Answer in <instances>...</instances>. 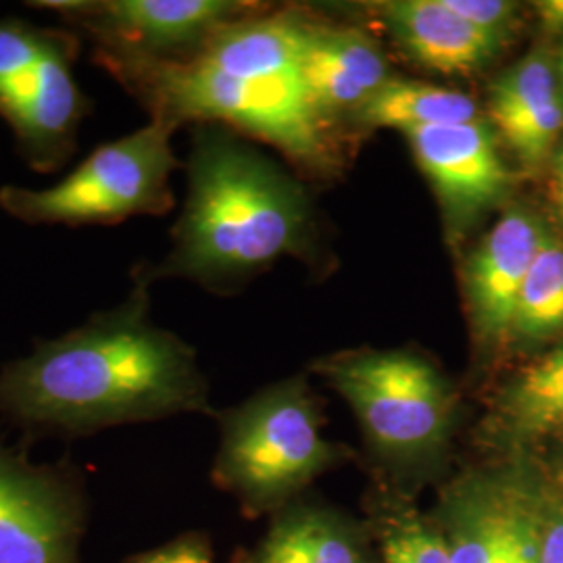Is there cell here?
Returning <instances> with one entry per match:
<instances>
[{
  "label": "cell",
  "mask_w": 563,
  "mask_h": 563,
  "mask_svg": "<svg viewBox=\"0 0 563 563\" xmlns=\"http://www.w3.org/2000/svg\"><path fill=\"white\" fill-rule=\"evenodd\" d=\"M148 286L0 367V418L25 441L80 439L180 413L216 416L190 344L151 320Z\"/></svg>",
  "instance_id": "cell-1"
},
{
  "label": "cell",
  "mask_w": 563,
  "mask_h": 563,
  "mask_svg": "<svg viewBox=\"0 0 563 563\" xmlns=\"http://www.w3.org/2000/svg\"><path fill=\"white\" fill-rule=\"evenodd\" d=\"M188 157V197L172 230L174 246L134 282L186 278L223 290L282 255L297 253L309 230L301 186L253 146L216 123H197Z\"/></svg>",
  "instance_id": "cell-2"
},
{
  "label": "cell",
  "mask_w": 563,
  "mask_h": 563,
  "mask_svg": "<svg viewBox=\"0 0 563 563\" xmlns=\"http://www.w3.org/2000/svg\"><path fill=\"white\" fill-rule=\"evenodd\" d=\"M313 369L349 402L390 474L422 483L439 472L460 426L462 397L437 363L405 349H360L322 357Z\"/></svg>",
  "instance_id": "cell-3"
},
{
  "label": "cell",
  "mask_w": 563,
  "mask_h": 563,
  "mask_svg": "<svg viewBox=\"0 0 563 563\" xmlns=\"http://www.w3.org/2000/svg\"><path fill=\"white\" fill-rule=\"evenodd\" d=\"M92 60L141 102L151 120L230 125L278 146L292 159L328 162L322 118L301 80H253L213 71L199 60H144L92 55Z\"/></svg>",
  "instance_id": "cell-4"
},
{
  "label": "cell",
  "mask_w": 563,
  "mask_h": 563,
  "mask_svg": "<svg viewBox=\"0 0 563 563\" xmlns=\"http://www.w3.org/2000/svg\"><path fill=\"white\" fill-rule=\"evenodd\" d=\"M220 449L211 481L249 518L274 516L307 486L351 460L323 437L322 407L302 376L265 386L218 413Z\"/></svg>",
  "instance_id": "cell-5"
},
{
  "label": "cell",
  "mask_w": 563,
  "mask_h": 563,
  "mask_svg": "<svg viewBox=\"0 0 563 563\" xmlns=\"http://www.w3.org/2000/svg\"><path fill=\"white\" fill-rule=\"evenodd\" d=\"M176 128L151 120L141 130L97 146L59 184L30 190L0 188V209L27 225H118L174 207L169 178L180 167Z\"/></svg>",
  "instance_id": "cell-6"
},
{
  "label": "cell",
  "mask_w": 563,
  "mask_h": 563,
  "mask_svg": "<svg viewBox=\"0 0 563 563\" xmlns=\"http://www.w3.org/2000/svg\"><path fill=\"white\" fill-rule=\"evenodd\" d=\"M81 42L65 25L0 20V118L21 159L41 174L74 157L81 121L92 111L74 74Z\"/></svg>",
  "instance_id": "cell-7"
},
{
  "label": "cell",
  "mask_w": 563,
  "mask_h": 563,
  "mask_svg": "<svg viewBox=\"0 0 563 563\" xmlns=\"http://www.w3.org/2000/svg\"><path fill=\"white\" fill-rule=\"evenodd\" d=\"M90 501L76 463H36L0 434V563H81Z\"/></svg>",
  "instance_id": "cell-8"
},
{
  "label": "cell",
  "mask_w": 563,
  "mask_h": 563,
  "mask_svg": "<svg viewBox=\"0 0 563 563\" xmlns=\"http://www.w3.org/2000/svg\"><path fill=\"white\" fill-rule=\"evenodd\" d=\"M51 11L92 44V55L184 60L197 55L225 23L255 11L236 0H44Z\"/></svg>",
  "instance_id": "cell-9"
},
{
  "label": "cell",
  "mask_w": 563,
  "mask_h": 563,
  "mask_svg": "<svg viewBox=\"0 0 563 563\" xmlns=\"http://www.w3.org/2000/svg\"><path fill=\"white\" fill-rule=\"evenodd\" d=\"M405 136L443 207L451 239L507 197L511 174L499 155L493 128L481 118L409 130Z\"/></svg>",
  "instance_id": "cell-10"
},
{
  "label": "cell",
  "mask_w": 563,
  "mask_h": 563,
  "mask_svg": "<svg viewBox=\"0 0 563 563\" xmlns=\"http://www.w3.org/2000/svg\"><path fill=\"white\" fill-rule=\"evenodd\" d=\"M547 230L523 211H507L465 265L470 313L484 344H501L511 336L516 307Z\"/></svg>",
  "instance_id": "cell-11"
},
{
  "label": "cell",
  "mask_w": 563,
  "mask_h": 563,
  "mask_svg": "<svg viewBox=\"0 0 563 563\" xmlns=\"http://www.w3.org/2000/svg\"><path fill=\"white\" fill-rule=\"evenodd\" d=\"M242 563H380V558L369 523L301 497L272 516Z\"/></svg>",
  "instance_id": "cell-12"
},
{
  "label": "cell",
  "mask_w": 563,
  "mask_h": 563,
  "mask_svg": "<svg viewBox=\"0 0 563 563\" xmlns=\"http://www.w3.org/2000/svg\"><path fill=\"white\" fill-rule=\"evenodd\" d=\"M376 11L411 59L449 76L478 71L504 46L453 13L444 0H390Z\"/></svg>",
  "instance_id": "cell-13"
},
{
  "label": "cell",
  "mask_w": 563,
  "mask_h": 563,
  "mask_svg": "<svg viewBox=\"0 0 563 563\" xmlns=\"http://www.w3.org/2000/svg\"><path fill=\"white\" fill-rule=\"evenodd\" d=\"M483 432L514 451L563 432V344L505 384Z\"/></svg>",
  "instance_id": "cell-14"
},
{
  "label": "cell",
  "mask_w": 563,
  "mask_h": 563,
  "mask_svg": "<svg viewBox=\"0 0 563 563\" xmlns=\"http://www.w3.org/2000/svg\"><path fill=\"white\" fill-rule=\"evenodd\" d=\"M355 118L367 128H395L405 134L409 130L476 120L478 107L460 90L390 78L363 102Z\"/></svg>",
  "instance_id": "cell-15"
},
{
  "label": "cell",
  "mask_w": 563,
  "mask_h": 563,
  "mask_svg": "<svg viewBox=\"0 0 563 563\" xmlns=\"http://www.w3.org/2000/svg\"><path fill=\"white\" fill-rule=\"evenodd\" d=\"M372 532L380 563H453L443 528L397 486L374 493Z\"/></svg>",
  "instance_id": "cell-16"
},
{
  "label": "cell",
  "mask_w": 563,
  "mask_h": 563,
  "mask_svg": "<svg viewBox=\"0 0 563 563\" xmlns=\"http://www.w3.org/2000/svg\"><path fill=\"white\" fill-rule=\"evenodd\" d=\"M563 332V244L547 232L516 307L511 336L547 341Z\"/></svg>",
  "instance_id": "cell-17"
},
{
  "label": "cell",
  "mask_w": 563,
  "mask_h": 563,
  "mask_svg": "<svg viewBox=\"0 0 563 563\" xmlns=\"http://www.w3.org/2000/svg\"><path fill=\"white\" fill-rule=\"evenodd\" d=\"M562 95L547 53L534 51L490 86V118L505 136Z\"/></svg>",
  "instance_id": "cell-18"
},
{
  "label": "cell",
  "mask_w": 563,
  "mask_h": 563,
  "mask_svg": "<svg viewBox=\"0 0 563 563\" xmlns=\"http://www.w3.org/2000/svg\"><path fill=\"white\" fill-rule=\"evenodd\" d=\"M301 59L320 63L362 84L374 95L388 78V65L378 44L353 27H307Z\"/></svg>",
  "instance_id": "cell-19"
},
{
  "label": "cell",
  "mask_w": 563,
  "mask_h": 563,
  "mask_svg": "<svg viewBox=\"0 0 563 563\" xmlns=\"http://www.w3.org/2000/svg\"><path fill=\"white\" fill-rule=\"evenodd\" d=\"M444 4L478 30L504 41L514 27L516 4L504 0H444Z\"/></svg>",
  "instance_id": "cell-20"
},
{
  "label": "cell",
  "mask_w": 563,
  "mask_h": 563,
  "mask_svg": "<svg viewBox=\"0 0 563 563\" xmlns=\"http://www.w3.org/2000/svg\"><path fill=\"white\" fill-rule=\"evenodd\" d=\"M123 563H213V551L209 537L192 530L155 549L132 555Z\"/></svg>",
  "instance_id": "cell-21"
},
{
  "label": "cell",
  "mask_w": 563,
  "mask_h": 563,
  "mask_svg": "<svg viewBox=\"0 0 563 563\" xmlns=\"http://www.w3.org/2000/svg\"><path fill=\"white\" fill-rule=\"evenodd\" d=\"M539 563H563V499L547 490Z\"/></svg>",
  "instance_id": "cell-22"
},
{
  "label": "cell",
  "mask_w": 563,
  "mask_h": 563,
  "mask_svg": "<svg viewBox=\"0 0 563 563\" xmlns=\"http://www.w3.org/2000/svg\"><path fill=\"white\" fill-rule=\"evenodd\" d=\"M537 9L547 27L551 30L563 27V0H543L537 4Z\"/></svg>",
  "instance_id": "cell-23"
},
{
  "label": "cell",
  "mask_w": 563,
  "mask_h": 563,
  "mask_svg": "<svg viewBox=\"0 0 563 563\" xmlns=\"http://www.w3.org/2000/svg\"><path fill=\"white\" fill-rule=\"evenodd\" d=\"M553 181H555V199L560 202L563 216V144L553 155Z\"/></svg>",
  "instance_id": "cell-24"
},
{
  "label": "cell",
  "mask_w": 563,
  "mask_h": 563,
  "mask_svg": "<svg viewBox=\"0 0 563 563\" xmlns=\"http://www.w3.org/2000/svg\"><path fill=\"white\" fill-rule=\"evenodd\" d=\"M560 88H562V92H563V44H562V53H560Z\"/></svg>",
  "instance_id": "cell-25"
}]
</instances>
